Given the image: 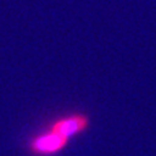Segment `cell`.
Listing matches in <instances>:
<instances>
[{
	"label": "cell",
	"mask_w": 156,
	"mask_h": 156,
	"mask_svg": "<svg viewBox=\"0 0 156 156\" xmlns=\"http://www.w3.org/2000/svg\"><path fill=\"white\" fill-rule=\"evenodd\" d=\"M89 125H90V118L86 114L74 112L52 121L48 125V130L71 140L73 137H77L86 132Z\"/></svg>",
	"instance_id": "cell-2"
},
{
	"label": "cell",
	"mask_w": 156,
	"mask_h": 156,
	"mask_svg": "<svg viewBox=\"0 0 156 156\" xmlns=\"http://www.w3.org/2000/svg\"><path fill=\"white\" fill-rule=\"evenodd\" d=\"M69 143V138L62 137L47 129V132L33 136L27 141V151L32 156H55L65 151Z\"/></svg>",
	"instance_id": "cell-1"
}]
</instances>
